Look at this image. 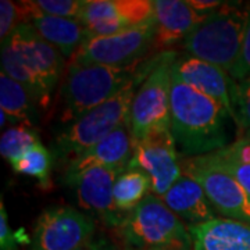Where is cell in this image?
<instances>
[{
	"label": "cell",
	"mask_w": 250,
	"mask_h": 250,
	"mask_svg": "<svg viewBox=\"0 0 250 250\" xmlns=\"http://www.w3.org/2000/svg\"><path fill=\"white\" fill-rule=\"evenodd\" d=\"M134 154V139L128 124L121 125L114 132L108 135L106 139L90 147L89 150L81 154L78 159L71 161L64 172L89 168L95 166L110 167L117 170H126Z\"/></svg>",
	"instance_id": "cell-17"
},
{
	"label": "cell",
	"mask_w": 250,
	"mask_h": 250,
	"mask_svg": "<svg viewBox=\"0 0 250 250\" xmlns=\"http://www.w3.org/2000/svg\"><path fill=\"white\" fill-rule=\"evenodd\" d=\"M192 250H250V224L229 218L188 225Z\"/></svg>",
	"instance_id": "cell-16"
},
{
	"label": "cell",
	"mask_w": 250,
	"mask_h": 250,
	"mask_svg": "<svg viewBox=\"0 0 250 250\" xmlns=\"http://www.w3.org/2000/svg\"><path fill=\"white\" fill-rule=\"evenodd\" d=\"M249 16L250 3L225 1L187 36L185 52L229 72L239 59Z\"/></svg>",
	"instance_id": "cell-5"
},
{
	"label": "cell",
	"mask_w": 250,
	"mask_h": 250,
	"mask_svg": "<svg viewBox=\"0 0 250 250\" xmlns=\"http://www.w3.org/2000/svg\"><path fill=\"white\" fill-rule=\"evenodd\" d=\"M232 99L241 138L250 139V78L242 82L233 81Z\"/></svg>",
	"instance_id": "cell-25"
},
{
	"label": "cell",
	"mask_w": 250,
	"mask_h": 250,
	"mask_svg": "<svg viewBox=\"0 0 250 250\" xmlns=\"http://www.w3.org/2000/svg\"><path fill=\"white\" fill-rule=\"evenodd\" d=\"M0 121H1V123H0V126L4 128V124H6V121H7V116H6L3 111H0Z\"/></svg>",
	"instance_id": "cell-31"
},
{
	"label": "cell",
	"mask_w": 250,
	"mask_h": 250,
	"mask_svg": "<svg viewBox=\"0 0 250 250\" xmlns=\"http://www.w3.org/2000/svg\"><path fill=\"white\" fill-rule=\"evenodd\" d=\"M118 229L129 250H192L188 227L156 195L128 213Z\"/></svg>",
	"instance_id": "cell-6"
},
{
	"label": "cell",
	"mask_w": 250,
	"mask_h": 250,
	"mask_svg": "<svg viewBox=\"0 0 250 250\" xmlns=\"http://www.w3.org/2000/svg\"><path fill=\"white\" fill-rule=\"evenodd\" d=\"M161 200L188 225L211 221L215 217V208L210 203L205 189L188 175L181 178L161 196Z\"/></svg>",
	"instance_id": "cell-18"
},
{
	"label": "cell",
	"mask_w": 250,
	"mask_h": 250,
	"mask_svg": "<svg viewBox=\"0 0 250 250\" xmlns=\"http://www.w3.org/2000/svg\"><path fill=\"white\" fill-rule=\"evenodd\" d=\"M125 250H129V249H126V248H125Z\"/></svg>",
	"instance_id": "cell-32"
},
{
	"label": "cell",
	"mask_w": 250,
	"mask_h": 250,
	"mask_svg": "<svg viewBox=\"0 0 250 250\" xmlns=\"http://www.w3.org/2000/svg\"><path fill=\"white\" fill-rule=\"evenodd\" d=\"M52 166H53V154L49 152L42 143H38L28 149L20 159L11 163V167L16 172L28 175L39 181V185L43 189L52 187Z\"/></svg>",
	"instance_id": "cell-23"
},
{
	"label": "cell",
	"mask_w": 250,
	"mask_h": 250,
	"mask_svg": "<svg viewBox=\"0 0 250 250\" xmlns=\"http://www.w3.org/2000/svg\"><path fill=\"white\" fill-rule=\"evenodd\" d=\"M128 168L143 171L152 181L153 193L164 196L184 175L178 149L170 131L134 142V154Z\"/></svg>",
	"instance_id": "cell-12"
},
{
	"label": "cell",
	"mask_w": 250,
	"mask_h": 250,
	"mask_svg": "<svg viewBox=\"0 0 250 250\" xmlns=\"http://www.w3.org/2000/svg\"><path fill=\"white\" fill-rule=\"evenodd\" d=\"M152 190V181L141 170L126 168L123 171L114 184V203L117 208L128 214L142 203Z\"/></svg>",
	"instance_id": "cell-22"
},
{
	"label": "cell",
	"mask_w": 250,
	"mask_h": 250,
	"mask_svg": "<svg viewBox=\"0 0 250 250\" xmlns=\"http://www.w3.org/2000/svg\"><path fill=\"white\" fill-rule=\"evenodd\" d=\"M20 236L17 232H13L10 228L7 211L3 203V199L0 200V246L1 250H18Z\"/></svg>",
	"instance_id": "cell-28"
},
{
	"label": "cell",
	"mask_w": 250,
	"mask_h": 250,
	"mask_svg": "<svg viewBox=\"0 0 250 250\" xmlns=\"http://www.w3.org/2000/svg\"><path fill=\"white\" fill-rule=\"evenodd\" d=\"M29 24L47 43L56 47L64 57L71 59L81 46L92 38L88 28L74 18L36 16Z\"/></svg>",
	"instance_id": "cell-19"
},
{
	"label": "cell",
	"mask_w": 250,
	"mask_h": 250,
	"mask_svg": "<svg viewBox=\"0 0 250 250\" xmlns=\"http://www.w3.org/2000/svg\"><path fill=\"white\" fill-rule=\"evenodd\" d=\"M156 39L154 49L168 47L187 36L205 20L207 14H200L182 0H154Z\"/></svg>",
	"instance_id": "cell-15"
},
{
	"label": "cell",
	"mask_w": 250,
	"mask_h": 250,
	"mask_svg": "<svg viewBox=\"0 0 250 250\" xmlns=\"http://www.w3.org/2000/svg\"><path fill=\"white\" fill-rule=\"evenodd\" d=\"M163 53V52H161ZM161 53L153 57H147L142 65V70L125 89L117 93L114 98L107 100L96 108L88 111L64 126L54 141V159L64 166V168L78 159L81 154L89 150L95 145L106 139L111 132H114L121 125L128 124L129 110L134 100L135 93L141 88L154 67L161 60Z\"/></svg>",
	"instance_id": "cell-3"
},
{
	"label": "cell",
	"mask_w": 250,
	"mask_h": 250,
	"mask_svg": "<svg viewBox=\"0 0 250 250\" xmlns=\"http://www.w3.org/2000/svg\"><path fill=\"white\" fill-rule=\"evenodd\" d=\"M75 250H116V246L107 236L99 233V235L90 236L88 241L83 242L80 248H77Z\"/></svg>",
	"instance_id": "cell-29"
},
{
	"label": "cell",
	"mask_w": 250,
	"mask_h": 250,
	"mask_svg": "<svg viewBox=\"0 0 250 250\" xmlns=\"http://www.w3.org/2000/svg\"><path fill=\"white\" fill-rule=\"evenodd\" d=\"M41 142L39 135L29 125L20 124L6 129L0 138V153L10 164L20 159L28 149Z\"/></svg>",
	"instance_id": "cell-24"
},
{
	"label": "cell",
	"mask_w": 250,
	"mask_h": 250,
	"mask_svg": "<svg viewBox=\"0 0 250 250\" xmlns=\"http://www.w3.org/2000/svg\"><path fill=\"white\" fill-rule=\"evenodd\" d=\"M170 132L185 159L202 157L227 147L229 114L211 98L172 75Z\"/></svg>",
	"instance_id": "cell-1"
},
{
	"label": "cell",
	"mask_w": 250,
	"mask_h": 250,
	"mask_svg": "<svg viewBox=\"0 0 250 250\" xmlns=\"http://www.w3.org/2000/svg\"><path fill=\"white\" fill-rule=\"evenodd\" d=\"M156 18L118 32L116 35L92 36L78 49L70 62L78 64H99L125 67L147 59L154 49Z\"/></svg>",
	"instance_id": "cell-8"
},
{
	"label": "cell",
	"mask_w": 250,
	"mask_h": 250,
	"mask_svg": "<svg viewBox=\"0 0 250 250\" xmlns=\"http://www.w3.org/2000/svg\"><path fill=\"white\" fill-rule=\"evenodd\" d=\"M36 100L32 93L4 72L0 74V106L13 124H34L36 118Z\"/></svg>",
	"instance_id": "cell-20"
},
{
	"label": "cell",
	"mask_w": 250,
	"mask_h": 250,
	"mask_svg": "<svg viewBox=\"0 0 250 250\" xmlns=\"http://www.w3.org/2000/svg\"><path fill=\"white\" fill-rule=\"evenodd\" d=\"M64 68L65 57L28 22L1 42V72L22 83L43 108L50 104Z\"/></svg>",
	"instance_id": "cell-2"
},
{
	"label": "cell",
	"mask_w": 250,
	"mask_h": 250,
	"mask_svg": "<svg viewBox=\"0 0 250 250\" xmlns=\"http://www.w3.org/2000/svg\"><path fill=\"white\" fill-rule=\"evenodd\" d=\"M145 60L125 67L68 62L60 89V123L70 124L114 98L138 77Z\"/></svg>",
	"instance_id": "cell-4"
},
{
	"label": "cell",
	"mask_w": 250,
	"mask_h": 250,
	"mask_svg": "<svg viewBox=\"0 0 250 250\" xmlns=\"http://www.w3.org/2000/svg\"><path fill=\"white\" fill-rule=\"evenodd\" d=\"M121 172L123 170L95 166L74 172L65 171L62 179L65 185L75 190L78 202L83 208L98 215V218L108 227L120 228L126 214L117 208L113 190L116 179Z\"/></svg>",
	"instance_id": "cell-11"
},
{
	"label": "cell",
	"mask_w": 250,
	"mask_h": 250,
	"mask_svg": "<svg viewBox=\"0 0 250 250\" xmlns=\"http://www.w3.org/2000/svg\"><path fill=\"white\" fill-rule=\"evenodd\" d=\"M90 215L70 206H53L42 211L35 224L31 250H75L95 235Z\"/></svg>",
	"instance_id": "cell-10"
},
{
	"label": "cell",
	"mask_w": 250,
	"mask_h": 250,
	"mask_svg": "<svg viewBox=\"0 0 250 250\" xmlns=\"http://www.w3.org/2000/svg\"><path fill=\"white\" fill-rule=\"evenodd\" d=\"M172 75L187 83L192 89L203 93L220 103L229 118L236 124V113L233 106V80L221 67L195 59L189 54L177 57L172 64Z\"/></svg>",
	"instance_id": "cell-14"
},
{
	"label": "cell",
	"mask_w": 250,
	"mask_h": 250,
	"mask_svg": "<svg viewBox=\"0 0 250 250\" xmlns=\"http://www.w3.org/2000/svg\"><path fill=\"white\" fill-rule=\"evenodd\" d=\"M228 74L231 75V78L235 82H242V81L250 78V16L245 38H243V45H242L239 59Z\"/></svg>",
	"instance_id": "cell-27"
},
{
	"label": "cell",
	"mask_w": 250,
	"mask_h": 250,
	"mask_svg": "<svg viewBox=\"0 0 250 250\" xmlns=\"http://www.w3.org/2000/svg\"><path fill=\"white\" fill-rule=\"evenodd\" d=\"M206 159L232 175L250 196V139L238 138L227 147L206 156Z\"/></svg>",
	"instance_id": "cell-21"
},
{
	"label": "cell",
	"mask_w": 250,
	"mask_h": 250,
	"mask_svg": "<svg viewBox=\"0 0 250 250\" xmlns=\"http://www.w3.org/2000/svg\"><path fill=\"white\" fill-rule=\"evenodd\" d=\"M21 24H24V14L20 3L10 0L0 1V39L1 42L7 41L13 32Z\"/></svg>",
	"instance_id": "cell-26"
},
{
	"label": "cell",
	"mask_w": 250,
	"mask_h": 250,
	"mask_svg": "<svg viewBox=\"0 0 250 250\" xmlns=\"http://www.w3.org/2000/svg\"><path fill=\"white\" fill-rule=\"evenodd\" d=\"M181 164L184 175L197 181L205 189L215 211L225 218L250 224L249 193L232 175L215 167L206 156L185 159Z\"/></svg>",
	"instance_id": "cell-9"
},
{
	"label": "cell",
	"mask_w": 250,
	"mask_h": 250,
	"mask_svg": "<svg viewBox=\"0 0 250 250\" xmlns=\"http://www.w3.org/2000/svg\"><path fill=\"white\" fill-rule=\"evenodd\" d=\"M224 3L225 1H220V0H188V4L200 14H210L223 7Z\"/></svg>",
	"instance_id": "cell-30"
},
{
	"label": "cell",
	"mask_w": 250,
	"mask_h": 250,
	"mask_svg": "<svg viewBox=\"0 0 250 250\" xmlns=\"http://www.w3.org/2000/svg\"><path fill=\"white\" fill-rule=\"evenodd\" d=\"M154 17L150 0H85L80 21L92 36L116 35Z\"/></svg>",
	"instance_id": "cell-13"
},
{
	"label": "cell",
	"mask_w": 250,
	"mask_h": 250,
	"mask_svg": "<svg viewBox=\"0 0 250 250\" xmlns=\"http://www.w3.org/2000/svg\"><path fill=\"white\" fill-rule=\"evenodd\" d=\"M175 59L177 53L163 52L159 64L135 93L128 117L134 142L170 131V95Z\"/></svg>",
	"instance_id": "cell-7"
}]
</instances>
